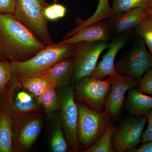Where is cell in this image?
Instances as JSON below:
<instances>
[{"label": "cell", "mask_w": 152, "mask_h": 152, "mask_svg": "<svg viewBox=\"0 0 152 152\" xmlns=\"http://www.w3.org/2000/svg\"><path fill=\"white\" fill-rule=\"evenodd\" d=\"M46 46L12 14H0V56L10 61L30 59Z\"/></svg>", "instance_id": "1"}, {"label": "cell", "mask_w": 152, "mask_h": 152, "mask_svg": "<svg viewBox=\"0 0 152 152\" xmlns=\"http://www.w3.org/2000/svg\"><path fill=\"white\" fill-rule=\"evenodd\" d=\"M76 50V44L46 46L27 61H10L12 75L19 80L43 75L61 60L74 57Z\"/></svg>", "instance_id": "2"}, {"label": "cell", "mask_w": 152, "mask_h": 152, "mask_svg": "<svg viewBox=\"0 0 152 152\" xmlns=\"http://www.w3.org/2000/svg\"><path fill=\"white\" fill-rule=\"evenodd\" d=\"M46 0H15L13 14L15 18L27 28L46 46L55 44L49 33L48 20L44 15Z\"/></svg>", "instance_id": "3"}, {"label": "cell", "mask_w": 152, "mask_h": 152, "mask_svg": "<svg viewBox=\"0 0 152 152\" xmlns=\"http://www.w3.org/2000/svg\"><path fill=\"white\" fill-rule=\"evenodd\" d=\"M77 104L78 110V142L80 148L85 150L100 138L111 122L112 118L104 111L98 113L81 103Z\"/></svg>", "instance_id": "4"}, {"label": "cell", "mask_w": 152, "mask_h": 152, "mask_svg": "<svg viewBox=\"0 0 152 152\" xmlns=\"http://www.w3.org/2000/svg\"><path fill=\"white\" fill-rule=\"evenodd\" d=\"M146 46L143 40L137 36L119 61L115 63L118 75L126 76L138 81L142 78L152 67V54Z\"/></svg>", "instance_id": "5"}, {"label": "cell", "mask_w": 152, "mask_h": 152, "mask_svg": "<svg viewBox=\"0 0 152 152\" xmlns=\"http://www.w3.org/2000/svg\"><path fill=\"white\" fill-rule=\"evenodd\" d=\"M60 99L59 120L68 145L72 151L77 152L80 147L77 137L78 110L75 97L73 85L58 88Z\"/></svg>", "instance_id": "6"}, {"label": "cell", "mask_w": 152, "mask_h": 152, "mask_svg": "<svg viewBox=\"0 0 152 152\" xmlns=\"http://www.w3.org/2000/svg\"><path fill=\"white\" fill-rule=\"evenodd\" d=\"M113 77L108 76L102 80L91 77L82 78L74 85L75 99L95 112L103 111L106 97L111 89Z\"/></svg>", "instance_id": "7"}, {"label": "cell", "mask_w": 152, "mask_h": 152, "mask_svg": "<svg viewBox=\"0 0 152 152\" xmlns=\"http://www.w3.org/2000/svg\"><path fill=\"white\" fill-rule=\"evenodd\" d=\"M4 93L5 97L2 111L8 114L12 119L20 115L31 113L42 106L37 97L30 93L13 75Z\"/></svg>", "instance_id": "8"}, {"label": "cell", "mask_w": 152, "mask_h": 152, "mask_svg": "<svg viewBox=\"0 0 152 152\" xmlns=\"http://www.w3.org/2000/svg\"><path fill=\"white\" fill-rule=\"evenodd\" d=\"M109 47V42L102 41L76 44L72 85L74 86L84 77L91 76L97 65L99 57Z\"/></svg>", "instance_id": "9"}, {"label": "cell", "mask_w": 152, "mask_h": 152, "mask_svg": "<svg viewBox=\"0 0 152 152\" xmlns=\"http://www.w3.org/2000/svg\"><path fill=\"white\" fill-rule=\"evenodd\" d=\"M147 121L145 116L130 115L114 126L112 139L114 152H126L141 143L142 134Z\"/></svg>", "instance_id": "10"}, {"label": "cell", "mask_w": 152, "mask_h": 152, "mask_svg": "<svg viewBox=\"0 0 152 152\" xmlns=\"http://www.w3.org/2000/svg\"><path fill=\"white\" fill-rule=\"evenodd\" d=\"M42 128V121L37 114H23L13 119V145L15 152L28 149L34 143Z\"/></svg>", "instance_id": "11"}, {"label": "cell", "mask_w": 152, "mask_h": 152, "mask_svg": "<svg viewBox=\"0 0 152 152\" xmlns=\"http://www.w3.org/2000/svg\"><path fill=\"white\" fill-rule=\"evenodd\" d=\"M139 81L125 75L113 77L112 88L106 97L104 111L113 119L118 118L126 99V93L133 88H137Z\"/></svg>", "instance_id": "12"}, {"label": "cell", "mask_w": 152, "mask_h": 152, "mask_svg": "<svg viewBox=\"0 0 152 152\" xmlns=\"http://www.w3.org/2000/svg\"><path fill=\"white\" fill-rule=\"evenodd\" d=\"M132 31L133 30L128 31L113 38L109 42L108 50L102 57V60L97 65L91 77L98 80H102L108 76L118 75L115 69L116 57L120 50L129 40Z\"/></svg>", "instance_id": "13"}, {"label": "cell", "mask_w": 152, "mask_h": 152, "mask_svg": "<svg viewBox=\"0 0 152 152\" xmlns=\"http://www.w3.org/2000/svg\"><path fill=\"white\" fill-rule=\"evenodd\" d=\"M114 37L107 19H104L85 27L73 35L56 45H63L75 44L80 42L97 41L109 42Z\"/></svg>", "instance_id": "14"}, {"label": "cell", "mask_w": 152, "mask_h": 152, "mask_svg": "<svg viewBox=\"0 0 152 152\" xmlns=\"http://www.w3.org/2000/svg\"><path fill=\"white\" fill-rule=\"evenodd\" d=\"M149 17L146 9L136 8L114 14L107 19L115 37L134 29Z\"/></svg>", "instance_id": "15"}, {"label": "cell", "mask_w": 152, "mask_h": 152, "mask_svg": "<svg viewBox=\"0 0 152 152\" xmlns=\"http://www.w3.org/2000/svg\"><path fill=\"white\" fill-rule=\"evenodd\" d=\"M124 108L131 115L147 116L152 109V97L140 92L136 88L128 91Z\"/></svg>", "instance_id": "16"}, {"label": "cell", "mask_w": 152, "mask_h": 152, "mask_svg": "<svg viewBox=\"0 0 152 152\" xmlns=\"http://www.w3.org/2000/svg\"><path fill=\"white\" fill-rule=\"evenodd\" d=\"M74 57L64 59L49 69L43 75L51 79L56 88L72 85L74 69Z\"/></svg>", "instance_id": "17"}, {"label": "cell", "mask_w": 152, "mask_h": 152, "mask_svg": "<svg viewBox=\"0 0 152 152\" xmlns=\"http://www.w3.org/2000/svg\"><path fill=\"white\" fill-rule=\"evenodd\" d=\"M113 14L109 0H99L96 10L91 16L86 20H84L81 18H77L76 20L77 26L71 30V34H74L85 27L94 23L99 21L109 18Z\"/></svg>", "instance_id": "18"}, {"label": "cell", "mask_w": 152, "mask_h": 152, "mask_svg": "<svg viewBox=\"0 0 152 152\" xmlns=\"http://www.w3.org/2000/svg\"><path fill=\"white\" fill-rule=\"evenodd\" d=\"M13 119L7 113H0V152L14 151L13 145Z\"/></svg>", "instance_id": "19"}, {"label": "cell", "mask_w": 152, "mask_h": 152, "mask_svg": "<svg viewBox=\"0 0 152 152\" xmlns=\"http://www.w3.org/2000/svg\"><path fill=\"white\" fill-rule=\"evenodd\" d=\"M19 80L23 86L38 98L48 89L56 88L51 79L46 76H38Z\"/></svg>", "instance_id": "20"}, {"label": "cell", "mask_w": 152, "mask_h": 152, "mask_svg": "<svg viewBox=\"0 0 152 152\" xmlns=\"http://www.w3.org/2000/svg\"><path fill=\"white\" fill-rule=\"evenodd\" d=\"M56 89L55 87L50 88L38 97L41 105L43 107L48 118L60 109L59 97Z\"/></svg>", "instance_id": "21"}, {"label": "cell", "mask_w": 152, "mask_h": 152, "mask_svg": "<svg viewBox=\"0 0 152 152\" xmlns=\"http://www.w3.org/2000/svg\"><path fill=\"white\" fill-rule=\"evenodd\" d=\"M115 126L112 121L100 138L91 147L83 151L84 152H113L112 139Z\"/></svg>", "instance_id": "22"}, {"label": "cell", "mask_w": 152, "mask_h": 152, "mask_svg": "<svg viewBox=\"0 0 152 152\" xmlns=\"http://www.w3.org/2000/svg\"><path fill=\"white\" fill-rule=\"evenodd\" d=\"M151 0H113L111 8L114 14L119 13L131 9H148Z\"/></svg>", "instance_id": "23"}, {"label": "cell", "mask_w": 152, "mask_h": 152, "mask_svg": "<svg viewBox=\"0 0 152 152\" xmlns=\"http://www.w3.org/2000/svg\"><path fill=\"white\" fill-rule=\"evenodd\" d=\"M50 146L53 152H68L69 149L71 150L66 140L59 118L52 133Z\"/></svg>", "instance_id": "24"}, {"label": "cell", "mask_w": 152, "mask_h": 152, "mask_svg": "<svg viewBox=\"0 0 152 152\" xmlns=\"http://www.w3.org/2000/svg\"><path fill=\"white\" fill-rule=\"evenodd\" d=\"M136 36L142 39L152 54V19L149 17L144 19L134 29Z\"/></svg>", "instance_id": "25"}, {"label": "cell", "mask_w": 152, "mask_h": 152, "mask_svg": "<svg viewBox=\"0 0 152 152\" xmlns=\"http://www.w3.org/2000/svg\"><path fill=\"white\" fill-rule=\"evenodd\" d=\"M12 77L10 61L0 60V97L5 91Z\"/></svg>", "instance_id": "26"}, {"label": "cell", "mask_w": 152, "mask_h": 152, "mask_svg": "<svg viewBox=\"0 0 152 152\" xmlns=\"http://www.w3.org/2000/svg\"><path fill=\"white\" fill-rule=\"evenodd\" d=\"M66 9L64 6L60 4H54L46 7L44 10V15L48 20H55L62 18L65 15Z\"/></svg>", "instance_id": "27"}, {"label": "cell", "mask_w": 152, "mask_h": 152, "mask_svg": "<svg viewBox=\"0 0 152 152\" xmlns=\"http://www.w3.org/2000/svg\"><path fill=\"white\" fill-rule=\"evenodd\" d=\"M137 89L144 94L152 95V67L146 72L139 81Z\"/></svg>", "instance_id": "28"}, {"label": "cell", "mask_w": 152, "mask_h": 152, "mask_svg": "<svg viewBox=\"0 0 152 152\" xmlns=\"http://www.w3.org/2000/svg\"><path fill=\"white\" fill-rule=\"evenodd\" d=\"M148 127L142 136V144L152 140V109L147 116Z\"/></svg>", "instance_id": "29"}, {"label": "cell", "mask_w": 152, "mask_h": 152, "mask_svg": "<svg viewBox=\"0 0 152 152\" xmlns=\"http://www.w3.org/2000/svg\"><path fill=\"white\" fill-rule=\"evenodd\" d=\"M15 0H0V14L14 13Z\"/></svg>", "instance_id": "30"}, {"label": "cell", "mask_w": 152, "mask_h": 152, "mask_svg": "<svg viewBox=\"0 0 152 152\" xmlns=\"http://www.w3.org/2000/svg\"><path fill=\"white\" fill-rule=\"evenodd\" d=\"M127 152H152V140L142 144L139 148H135L128 150Z\"/></svg>", "instance_id": "31"}, {"label": "cell", "mask_w": 152, "mask_h": 152, "mask_svg": "<svg viewBox=\"0 0 152 152\" xmlns=\"http://www.w3.org/2000/svg\"><path fill=\"white\" fill-rule=\"evenodd\" d=\"M149 16L150 18L152 19V0L150 1V4L149 7L147 10Z\"/></svg>", "instance_id": "32"}, {"label": "cell", "mask_w": 152, "mask_h": 152, "mask_svg": "<svg viewBox=\"0 0 152 152\" xmlns=\"http://www.w3.org/2000/svg\"><path fill=\"white\" fill-rule=\"evenodd\" d=\"M0 60H6L4 59V58H2V57L1 56H0Z\"/></svg>", "instance_id": "33"}, {"label": "cell", "mask_w": 152, "mask_h": 152, "mask_svg": "<svg viewBox=\"0 0 152 152\" xmlns=\"http://www.w3.org/2000/svg\"><path fill=\"white\" fill-rule=\"evenodd\" d=\"M55 1H56V0H55Z\"/></svg>", "instance_id": "34"}, {"label": "cell", "mask_w": 152, "mask_h": 152, "mask_svg": "<svg viewBox=\"0 0 152 152\" xmlns=\"http://www.w3.org/2000/svg\"><path fill=\"white\" fill-rule=\"evenodd\" d=\"M0 113H1V111H0Z\"/></svg>", "instance_id": "35"}]
</instances>
